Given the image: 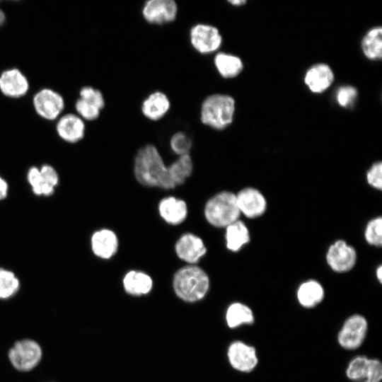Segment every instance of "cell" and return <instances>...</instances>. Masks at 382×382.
Wrapping results in <instances>:
<instances>
[{
  "label": "cell",
  "instance_id": "16",
  "mask_svg": "<svg viewBox=\"0 0 382 382\" xmlns=\"http://www.w3.org/2000/svg\"><path fill=\"white\" fill-rule=\"evenodd\" d=\"M56 130L59 137L69 143H76L84 137L85 125L81 118L74 114L64 115L58 120Z\"/></svg>",
  "mask_w": 382,
  "mask_h": 382
},
{
  "label": "cell",
  "instance_id": "33",
  "mask_svg": "<svg viewBox=\"0 0 382 382\" xmlns=\"http://www.w3.org/2000/svg\"><path fill=\"white\" fill-rule=\"evenodd\" d=\"M357 97V90L352 86L340 87L336 92L338 104L344 108L352 106Z\"/></svg>",
  "mask_w": 382,
  "mask_h": 382
},
{
  "label": "cell",
  "instance_id": "4",
  "mask_svg": "<svg viewBox=\"0 0 382 382\" xmlns=\"http://www.w3.org/2000/svg\"><path fill=\"white\" fill-rule=\"evenodd\" d=\"M241 212L236 195L221 192L209 199L204 207V215L209 224L216 227H227L238 220Z\"/></svg>",
  "mask_w": 382,
  "mask_h": 382
},
{
  "label": "cell",
  "instance_id": "40",
  "mask_svg": "<svg viewBox=\"0 0 382 382\" xmlns=\"http://www.w3.org/2000/svg\"><path fill=\"white\" fill-rule=\"evenodd\" d=\"M6 20V16L4 11L0 8V26L2 25Z\"/></svg>",
  "mask_w": 382,
  "mask_h": 382
},
{
  "label": "cell",
  "instance_id": "15",
  "mask_svg": "<svg viewBox=\"0 0 382 382\" xmlns=\"http://www.w3.org/2000/svg\"><path fill=\"white\" fill-rule=\"evenodd\" d=\"M334 81V74L326 64L318 63L306 73L304 82L311 91L320 93L327 90Z\"/></svg>",
  "mask_w": 382,
  "mask_h": 382
},
{
  "label": "cell",
  "instance_id": "32",
  "mask_svg": "<svg viewBox=\"0 0 382 382\" xmlns=\"http://www.w3.org/2000/svg\"><path fill=\"white\" fill-rule=\"evenodd\" d=\"M80 98L96 106L99 110L105 107V99L101 92L91 86H84L79 92Z\"/></svg>",
  "mask_w": 382,
  "mask_h": 382
},
{
  "label": "cell",
  "instance_id": "12",
  "mask_svg": "<svg viewBox=\"0 0 382 382\" xmlns=\"http://www.w3.org/2000/svg\"><path fill=\"white\" fill-rule=\"evenodd\" d=\"M236 197L240 212L248 218L260 216L266 210L267 202L265 197L255 188L243 189Z\"/></svg>",
  "mask_w": 382,
  "mask_h": 382
},
{
  "label": "cell",
  "instance_id": "6",
  "mask_svg": "<svg viewBox=\"0 0 382 382\" xmlns=\"http://www.w3.org/2000/svg\"><path fill=\"white\" fill-rule=\"evenodd\" d=\"M8 358L16 369L21 371H30L40 362L42 349L35 341L23 340L16 342L9 350Z\"/></svg>",
  "mask_w": 382,
  "mask_h": 382
},
{
  "label": "cell",
  "instance_id": "21",
  "mask_svg": "<svg viewBox=\"0 0 382 382\" xmlns=\"http://www.w3.org/2000/svg\"><path fill=\"white\" fill-rule=\"evenodd\" d=\"M226 321L230 328H236L241 325L253 324L255 315L251 308L246 304L235 302L226 310Z\"/></svg>",
  "mask_w": 382,
  "mask_h": 382
},
{
  "label": "cell",
  "instance_id": "14",
  "mask_svg": "<svg viewBox=\"0 0 382 382\" xmlns=\"http://www.w3.org/2000/svg\"><path fill=\"white\" fill-rule=\"evenodd\" d=\"M175 248L181 260L191 264L197 262L207 251L202 240L190 233L183 235L179 238Z\"/></svg>",
  "mask_w": 382,
  "mask_h": 382
},
{
  "label": "cell",
  "instance_id": "36",
  "mask_svg": "<svg viewBox=\"0 0 382 382\" xmlns=\"http://www.w3.org/2000/svg\"><path fill=\"white\" fill-rule=\"evenodd\" d=\"M39 168L45 183L55 189L59 182V177L57 170L49 164H44Z\"/></svg>",
  "mask_w": 382,
  "mask_h": 382
},
{
  "label": "cell",
  "instance_id": "1",
  "mask_svg": "<svg viewBox=\"0 0 382 382\" xmlns=\"http://www.w3.org/2000/svg\"><path fill=\"white\" fill-rule=\"evenodd\" d=\"M134 175L143 185L173 189L168 168L155 146L146 144L137 152L134 159Z\"/></svg>",
  "mask_w": 382,
  "mask_h": 382
},
{
  "label": "cell",
  "instance_id": "29",
  "mask_svg": "<svg viewBox=\"0 0 382 382\" xmlns=\"http://www.w3.org/2000/svg\"><path fill=\"white\" fill-rule=\"evenodd\" d=\"M20 288V281L15 273L9 270L0 267V299H7L17 293Z\"/></svg>",
  "mask_w": 382,
  "mask_h": 382
},
{
  "label": "cell",
  "instance_id": "19",
  "mask_svg": "<svg viewBox=\"0 0 382 382\" xmlns=\"http://www.w3.org/2000/svg\"><path fill=\"white\" fill-rule=\"evenodd\" d=\"M158 211L161 216L172 225H178L183 222L187 213L185 202L173 197L163 199L158 204Z\"/></svg>",
  "mask_w": 382,
  "mask_h": 382
},
{
  "label": "cell",
  "instance_id": "41",
  "mask_svg": "<svg viewBox=\"0 0 382 382\" xmlns=\"http://www.w3.org/2000/svg\"><path fill=\"white\" fill-rule=\"evenodd\" d=\"M358 382H372V381H367V380H363V381H358Z\"/></svg>",
  "mask_w": 382,
  "mask_h": 382
},
{
  "label": "cell",
  "instance_id": "35",
  "mask_svg": "<svg viewBox=\"0 0 382 382\" xmlns=\"http://www.w3.org/2000/svg\"><path fill=\"white\" fill-rule=\"evenodd\" d=\"M368 183L376 189L382 188V163L378 161L372 165L366 174Z\"/></svg>",
  "mask_w": 382,
  "mask_h": 382
},
{
  "label": "cell",
  "instance_id": "37",
  "mask_svg": "<svg viewBox=\"0 0 382 382\" xmlns=\"http://www.w3.org/2000/svg\"><path fill=\"white\" fill-rule=\"evenodd\" d=\"M8 184L7 181L0 175V201L8 196Z\"/></svg>",
  "mask_w": 382,
  "mask_h": 382
},
{
  "label": "cell",
  "instance_id": "2",
  "mask_svg": "<svg viewBox=\"0 0 382 382\" xmlns=\"http://www.w3.org/2000/svg\"><path fill=\"white\" fill-rule=\"evenodd\" d=\"M209 286L206 272L195 265H187L176 272L173 288L176 295L183 301L194 302L202 299Z\"/></svg>",
  "mask_w": 382,
  "mask_h": 382
},
{
  "label": "cell",
  "instance_id": "10",
  "mask_svg": "<svg viewBox=\"0 0 382 382\" xmlns=\"http://www.w3.org/2000/svg\"><path fill=\"white\" fill-rule=\"evenodd\" d=\"M326 260L333 271L346 272L354 267L357 261V253L354 248L345 241L339 240L330 246Z\"/></svg>",
  "mask_w": 382,
  "mask_h": 382
},
{
  "label": "cell",
  "instance_id": "18",
  "mask_svg": "<svg viewBox=\"0 0 382 382\" xmlns=\"http://www.w3.org/2000/svg\"><path fill=\"white\" fill-rule=\"evenodd\" d=\"M325 291L320 283L309 279L302 282L297 289L296 299L303 308L311 309L318 306L324 299Z\"/></svg>",
  "mask_w": 382,
  "mask_h": 382
},
{
  "label": "cell",
  "instance_id": "27",
  "mask_svg": "<svg viewBox=\"0 0 382 382\" xmlns=\"http://www.w3.org/2000/svg\"><path fill=\"white\" fill-rule=\"evenodd\" d=\"M370 361L371 358L366 355L354 357L346 367L345 375L347 378L353 382L368 380L370 372Z\"/></svg>",
  "mask_w": 382,
  "mask_h": 382
},
{
  "label": "cell",
  "instance_id": "34",
  "mask_svg": "<svg viewBox=\"0 0 382 382\" xmlns=\"http://www.w3.org/2000/svg\"><path fill=\"white\" fill-rule=\"evenodd\" d=\"M75 108L79 115L87 120H94L100 115V110L81 98L76 100Z\"/></svg>",
  "mask_w": 382,
  "mask_h": 382
},
{
  "label": "cell",
  "instance_id": "26",
  "mask_svg": "<svg viewBox=\"0 0 382 382\" xmlns=\"http://www.w3.org/2000/svg\"><path fill=\"white\" fill-rule=\"evenodd\" d=\"M361 50L365 57L371 60L381 59L382 57V28L370 29L361 40Z\"/></svg>",
  "mask_w": 382,
  "mask_h": 382
},
{
  "label": "cell",
  "instance_id": "23",
  "mask_svg": "<svg viewBox=\"0 0 382 382\" xmlns=\"http://www.w3.org/2000/svg\"><path fill=\"white\" fill-rule=\"evenodd\" d=\"M214 62L219 74L226 79L237 76L243 68V62L238 57L225 52L217 53Z\"/></svg>",
  "mask_w": 382,
  "mask_h": 382
},
{
  "label": "cell",
  "instance_id": "13",
  "mask_svg": "<svg viewBox=\"0 0 382 382\" xmlns=\"http://www.w3.org/2000/svg\"><path fill=\"white\" fill-rule=\"evenodd\" d=\"M29 89L27 78L18 69H11L0 75V91L6 96L20 98L25 96Z\"/></svg>",
  "mask_w": 382,
  "mask_h": 382
},
{
  "label": "cell",
  "instance_id": "20",
  "mask_svg": "<svg viewBox=\"0 0 382 382\" xmlns=\"http://www.w3.org/2000/svg\"><path fill=\"white\" fill-rule=\"evenodd\" d=\"M170 106L168 96L161 91L151 93L141 104L143 115L151 120L161 119L168 111Z\"/></svg>",
  "mask_w": 382,
  "mask_h": 382
},
{
  "label": "cell",
  "instance_id": "17",
  "mask_svg": "<svg viewBox=\"0 0 382 382\" xmlns=\"http://www.w3.org/2000/svg\"><path fill=\"white\" fill-rule=\"evenodd\" d=\"M118 241L115 233L109 229L94 232L91 238V250L95 255L102 259H109L117 250Z\"/></svg>",
  "mask_w": 382,
  "mask_h": 382
},
{
  "label": "cell",
  "instance_id": "39",
  "mask_svg": "<svg viewBox=\"0 0 382 382\" xmlns=\"http://www.w3.org/2000/svg\"><path fill=\"white\" fill-rule=\"evenodd\" d=\"M228 3L231 4L233 6H241L246 3L245 0H233L228 1Z\"/></svg>",
  "mask_w": 382,
  "mask_h": 382
},
{
  "label": "cell",
  "instance_id": "9",
  "mask_svg": "<svg viewBox=\"0 0 382 382\" xmlns=\"http://www.w3.org/2000/svg\"><path fill=\"white\" fill-rule=\"evenodd\" d=\"M33 103L36 112L49 120L58 117L64 108L62 96L50 88H43L38 91L34 96Z\"/></svg>",
  "mask_w": 382,
  "mask_h": 382
},
{
  "label": "cell",
  "instance_id": "5",
  "mask_svg": "<svg viewBox=\"0 0 382 382\" xmlns=\"http://www.w3.org/2000/svg\"><path fill=\"white\" fill-rule=\"evenodd\" d=\"M369 329L366 318L354 313L344 321L337 335L339 346L345 350L353 351L359 349L365 341Z\"/></svg>",
  "mask_w": 382,
  "mask_h": 382
},
{
  "label": "cell",
  "instance_id": "38",
  "mask_svg": "<svg viewBox=\"0 0 382 382\" xmlns=\"http://www.w3.org/2000/svg\"><path fill=\"white\" fill-rule=\"evenodd\" d=\"M376 277H377V279H378L379 282L381 283L382 282V267H381V265H380L376 269Z\"/></svg>",
  "mask_w": 382,
  "mask_h": 382
},
{
  "label": "cell",
  "instance_id": "3",
  "mask_svg": "<svg viewBox=\"0 0 382 382\" xmlns=\"http://www.w3.org/2000/svg\"><path fill=\"white\" fill-rule=\"evenodd\" d=\"M235 100L228 95L216 93L205 98L201 105L202 122L216 130H222L233 122Z\"/></svg>",
  "mask_w": 382,
  "mask_h": 382
},
{
  "label": "cell",
  "instance_id": "11",
  "mask_svg": "<svg viewBox=\"0 0 382 382\" xmlns=\"http://www.w3.org/2000/svg\"><path fill=\"white\" fill-rule=\"evenodd\" d=\"M141 12L147 22L161 25L175 19L178 5L173 0H149L144 3Z\"/></svg>",
  "mask_w": 382,
  "mask_h": 382
},
{
  "label": "cell",
  "instance_id": "24",
  "mask_svg": "<svg viewBox=\"0 0 382 382\" xmlns=\"http://www.w3.org/2000/svg\"><path fill=\"white\" fill-rule=\"evenodd\" d=\"M192 168V161L189 154L180 156L175 161L167 167L168 176L173 188L185 181L191 175Z\"/></svg>",
  "mask_w": 382,
  "mask_h": 382
},
{
  "label": "cell",
  "instance_id": "7",
  "mask_svg": "<svg viewBox=\"0 0 382 382\" xmlns=\"http://www.w3.org/2000/svg\"><path fill=\"white\" fill-rule=\"evenodd\" d=\"M227 357L231 366L242 373H250L259 363L257 349L253 345L236 340L230 344Z\"/></svg>",
  "mask_w": 382,
  "mask_h": 382
},
{
  "label": "cell",
  "instance_id": "31",
  "mask_svg": "<svg viewBox=\"0 0 382 382\" xmlns=\"http://www.w3.org/2000/svg\"><path fill=\"white\" fill-rule=\"evenodd\" d=\"M170 145L173 151L180 156L188 154L192 146V141L184 132H178L171 137Z\"/></svg>",
  "mask_w": 382,
  "mask_h": 382
},
{
  "label": "cell",
  "instance_id": "30",
  "mask_svg": "<svg viewBox=\"0 0 382 382\" xmlns=\"http://www.w3.org/2000/svg\"><path fill=\"white\" fill-rule=\"evenodd\" d=\"M364 236L366 242L376 247L382 244V219L377 217L371 220L366 225Z\"/></svg>",
  "mask_w": 382,
  "mask_h": 382
},
{
  "label": "cell",
  "instance_id": "28",
  "mask_svg": "<svg viewBox=\"0 0 382 382\" xmlns=\"http://www.w3.org/2000/svg\"><path fill=\"white\" fill-rule=\"evenodd\" d=\"M26 177L28 183L35 195L50 197L54 193L55 189L45 183L38 167H30L27 172Z\"/></svg>",
  "mask_w": 382,
  "mask_h": 382
},
{
  "label": "cell",
  "instance_id": "8",
  "mask_svg": "<svg viewBox=\"0 0 382 382\" xmlns=\"http://www.w3.org/2000/svg\"><path fill=\"white\" fill-rule=\"evenodd\" d=\"M190 39L194 49L203 54L215 52L222 42V37L217 28L204 23H198L191 28Z\"/></svg>",
  "mask_w": 382,
  "mask_h": 382
},
{
  "label": "cell",
  "instance_id": "22",
  "mask_svg": "<svg viewBox=\"0 0 382 382\" xmlns=\"http://www.w3.org/2000/svg\"><path fill=\"white\" fill-rule=\"evenodd\" d=\"M152 279L146 274L130 271L126 274L123 279V285L127 293L140 296L149 293L152 287Z\"/></svg>",
  "mask_w": 382,
  "mask_h": 382
},
{
  "label": "cell",
  "instance_id": "25",
  "mask_svg": "<svg viewBox=\"0 0 382 382\" xmlns=\"http://www.w3.org/2000/svg\"><path fill=\"white\" fill-rule=\"evenodd\" d=\"M226 230V247L228 250L236 252L250 241L249 231L240 220L228 225Z\"/></svg>",
  "mask_w": 382,
  "mask_h": 382
}]
</instances>
